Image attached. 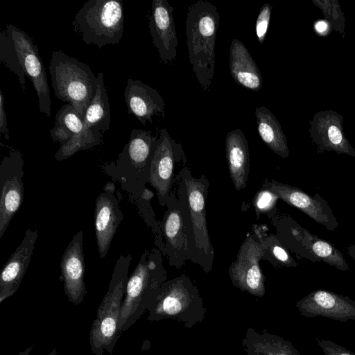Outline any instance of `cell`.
Listing matches in <instances>:
<instances>
[{"mask_svg": "<svg viewBox=\"0 0 355 355\" xmlns=\"http://www.w3.org/2000/svg\"><path fill=\"white\" fill-rule=\"evenodd\" d=\"M146 355H147V354H146Z\"/></svg>", "mask_w": 355, "mask_h": 355, "instance_id": "obj_38", "label": "cell"}, {"mask_svg": "<svg viewBox=\"0 0 355 355\" xmlns=\"http://www.w3.org/2000/svg\"><path fill=\"white\" fill-rule=\"evenodd\" d=\"M131 261L130 254L119 256L108 289L97 309L89 337L94 355H103L105 352L112 354L122 334L118 327L119 320Z\"/></svg>", "mask_w": 355, "mask_h": 355, "instance_id": "obj_5", "label": "cell"}, {"mask_svg": "<svg viewBox=\"0 0 355 355\" xmlns=\"http://www.w3.org/2000/svg\"><path fill=\"white\" fill-rule=\"evenodd\" d=\"M270 182L268 186L263 187L254 196L253 205L257 218L261 214H266L272 209L279 199L278 196L272 193L270 189Z\"/></svg>", "mask_w": 355, "mask_h": 355, "instance_id": "obj_30", "label": "cell"}, {"mask_svg": "<svg viewBox=\"0 0 355 355\" xmlns=\"http://www.w3.org/2000/svg\"><path fill=\"white\" fill-rule=\"evenodd\" d=\"M50 136L53 141L60 145L55 155V158L59 161L81 150L101 145L103 139L86 130L82 116L68 103L64 104L58 112Z\"/></svg>", "mask_w": 355, "mask_h": 355, "instance_id": "obj_12", "label": "cell"}, {"mask_svg": "<svg viewBox=\"0 0 355 355\" xmlns=\"http://www.w3.org/2000/svg\"><path fill=\"white\" fill-rule=\"evenodd\" d=\"M33 348V346L28 347V348L25 349L24 350L20 352L17 355H28Z\"/></svg>", "mask_w": 355, "mask_h": 355, "instance_id": "obj_36", "label": "cell"}, {"mask_svg": "<svg viewBox=\"0 0 355 355\" xmlns=\"http://www.w3.org/2000/svg\"><path fill=\"white\" fill-rule=\"evenodd\" d=\"M158 137L150 130L133 129L129 141L115 162L103 167L105 172L121 184L137 201L142 200L148 182L151 159Z\"/></svg>", "mask_w": 355, "mask_h": 355, "instance_id": "obj_6", "label": "cell"}, {"mask_svg": "<svg viewBox=\"0 0 355 355\" xmlns=\"http://www.w3.org/2000/svg\"><path fill=\"white\" fill-rule=\"evenodd\" d=\"M37 237V230L27 229L21 242L3 268L0 275V303L18 290L29 266Z\"/></svg>", "mask_w": 355, "mask_h": 355, "instance_id": "obj_20", "label": "cell"}, {"mask_svg": "<svg viewBox=\"0 0 355 355\" xmlns=\"http://www.w3.org/2000/svg\"><path fill=\"white\" fill-rule=\"evenodd\" d=\"M87 130L103 138V135L110 129L111 110L103 74L96 76V87L94 94L83 115Z\"/></svg>", "mask_w": 355, "mask_h": 355, "instance_id": "obj_25", "label": "cell"}, {"mask_svg": "<svg viewBox=\"0 0 355 355\" xmlns=\"http://www.w3.org/2000/svg\"><path fill=\"white\" fill-rule=\"evenodd\" d=\"M178 197L173 191L166 203L160 227L162 244L160 251L167 256L170 266L179 269L189 260L188 205L186 189L178 175Z\"/></svg>", "mask_w": 355, "mask_h": 355, "instance_id": "obj_10", "label": "cell"}, {"mask_svg": "<svg viewBox=\"0 0 355 355\" xmlns=\"http://www.w3.org/2000/svg\"><path fill=\"white\" fill-rule=\"evenodd\" d=\"M268 239L270 241V244L266 241H263V243L268 250L270 249L276 259L288 266L295 265V261L290 257L286 250L281 245L273 241V236H271L270 239L268 238Z\"/></svg>", "mask_w": 355, "mask_h": 355, "instance_id": "obj_32", "label": "cell"}, {"mask_svg": "<svg viewBox=\"0 0 355 355\" xmlns=\"http://www.w3.org/2000/svg\"><path fill=\"white\" fill-rule=\"evenodd\" d=\"M173 8L166 0H153L148 17L150 34L161 61L172 63L177 55L178 38Z\"/></svg>", "mask_w": 355, "mask_h": 355, "instance_id": "obj_18", "label": "cell"}, {"mask_svg": "<svg viewBox=\"0 0 355 355\" xmlns=\"http://www.w3.org/2000/svg\"><path fill=\"white\" fill-rule=\"evenodd\" d=\"M302 231L294 230L293 234L298 236L303 246L315 257L321 259L324 262L343 270L348 269L349 266L342 254L334 246L329 242L311 234L306 230L301 228Z\"/></svg>", "mask_w": 355, "mask_h": 355, "instance_id": "obj_28", "label": "cell"}, {"mask_svg": "<svg viewBox=\"0 0 355 355\" xmlns=\"http://www.w3.org/2000/svg\"><path fill=\"white\" fill-rule=\"evenodd\" d=\"M128 114L135 116L144 125L155 116L164 117L165 103L158 92L139 80L128 78L124 90Z\"/></svg>", "mask_w": 355, "mask_h": 355, "instance_id": "obj_21", "label": "cell"}, {"mask_svg": "<svg viewBox=\"0 0 355 355\" xmlns=\"http://www.w3.org/2000/svg\"><path fill=\"white\" fill-rule=\"evenodd\" d=\"M48 355H57L56 348L53 349Z\"/></svg>", "mask_w": 355, "mask_h": 355, "instance_id": "obj_37", "label": "cell"}, {"mask_svg": "<svg viewBox=\"0 0 355 355\" xmlns=\"http://www.w3.org/2000/svg\"><path fill=\"white\" fill-rule=\"evenodd\" d=\"M181 162H187L182 145L171 137L166 128L161 129L151 159L148 183L155 189L162 207L166 205L172 192L175 165Z\"/></svg>", "mask_w": 355, "mask_h": 355, "instance_id": "obj_13", "label": "cell"}, {"mask_svg": "<svg viewBox=\"0 0 355 355\" xmlns=\"http://www.w3.org/2000/svg\"><path fill=\"white\" fill-rule=\"evenodd\" d=\"M0 62L17 75L26 92V77L37 95L39 110L51 116V97L47 76L37 45L29 35L12 24L0 33Z\"/></svg>", "mask_w": 355, "mask_h": 355, "instance_id": "obj_1", "label": "cell"}, {"mask_svg": "<svg viewBox=\"0 0 355 355\" xmlns=\"http://www.w3.org/2000/svg\"><path fill=\"white\" fill-rule=\"evenodd\" d=\"M295 306L304 317H324L339 322L355 320V301L326 290L311 292L297 301Z\"/></svg>", "mask_w": 355, "mask_h": 355, "instance_id": "obj_17", "label": "cell"}, {"mask_svg": "<svg viewBox=\"0 0 355 355\" xmlns=\"http://www.w3.org/2000/svg\"><path fill=\"white\" fill-rule=\"evenodd\" d=\"M267 248L263 240L255 234L248 236L241 244L236 259L228 271L232 284L241 291L261 297L265 295V276L260 260Z\"/></svg>", "mask_w": 355, "mask_h": 355, "instance_id": "obj_11", "label": "cell"}, {"mask_svg": "<svg viewBox=\"0 0 355 355\" xmlns=\"http://www.w3.org/2000/svg\"><path fill=\"white\" fill-rule=\"evenodd\" d=\"M311 2L322 10L324 19L331 24L332 29L339 33L345 38V16L338 1L311 0Z\"/></svg>", "mask_w": 355, "mask_h": 355, "instance_id": "obj_29", "label": "cell"}, {"mask_svg": "<svg viewBox=\"0 0 355 355\" xmlns=\"http://www.w3.org/2000/svg\"><path fill=\"white\" fill-rule=\"evenodd\" d=\"M343 121V116L334 110L318 111L309 121L310 137L319 153L334 151L355 157V150L345 135Z\"/></svg>", "mask_w": 355, "mask_h": 355, "instance_id": "obj_15", "label": "cell"}, {"mask_svg": "<svg viewBox=\"0 0 355 355\" xmlns=\"http://www.w3.org/2000/svg\"><path fill=\"white\" fill-rule=\"evenodd\" d=\"M162 253L157 248L146 250L129 275L119 320V329H129L148 308L162 284L167 280Z\"/></svg>", "mask_w": 355, "mask_h": 355, "instance_id": "obj_3", "label": "cell"}, {"mask_svg": "<svg viewBox=\"0 0 355 355\" xmlns=\"http://www.w3.org/2000/svg\"><path fill=\"white\" fill-rule=\"evenodd\" d=\"M116 194V187L108 182L95 202V235L100 258L107 254L112 239L123 218Z\"/></svg>", "mask_w": 355, "mask_h": 355, "instance_id": "obj_16", "label": "cell"}, {"mask_svg": "<svg viewBox=\"0 0 355 355\" xmlns=\"http://www.w3.org/2000/svg\"><path fill=\"white\" fill-rule=\"evenodd\" d=\"M257 130L266 146L283 158L289 155L286 137L275 115L265 106L255 108Z\"/></svg>", "mask_w": 355, "mask_h": 355, "instance_id": "obj_27", "label": "cell"}, {"mask_svg": "<svg viewBox=\"0 0 355 355\" xmlns=\"http://www.w3.org/2000/svg\"><path fill=\"white\" fill-rule=\"evenodd\" d=\"M230 73L234 81L243 87L258 92L262 87L260 70L245 44L232 40L229 50Z\"/></svg>", "mask_w": 355, "mask_h": 355, "instance_id": "obj_23", "label": "cell"}, {"mask_svg": "<svg viewBox=\"0 0 355 355\" xmlns=\"http://www.w3.org/2000/svg\"><path fill=\"white\" fill-rule=\"evenodd\" d=\"M270 190L288 205L297 208L318 223L330 228V218L320 201L301 189L272 180Z\"/></svg>", "mask_w": 355, "mask_h": 355, "instance_id": "obj_24", "label": "cell"}, {"mask_svg": "<svg viewBox=\"0 0 355 355\" xmlns=\"http://www.w3.org/2000/svg\"><path fill=\"white\" fill-rule=\"evenodd\" d=\"M225 153L230 178L236 191L247 186L250 170V155L247 139L240 129L227 133Z\"/></svg>", "mask_w": 355, "mask_h": 355, "instance_id": "obj_22", "label": "cell"}, {"mask_svg": "<svg viewBox=\"0 0 355 355\" xmlns=\"http://www.w3.org/2000/svg\"><path fill=\"white\" fill-rule=\"evenodd\" d=\"M219 19L216 6L207 1H195L187 10L185 27L189 58L203 91L209 89L214 75Z\"/></svg>", "mask_w": 355, "mask_h": 355, "instance_id": "obj_2", "label": "cell"}, {"mask_svg": "<svg viewBox=\"0 0 355 355\" xmlns=\"http://www.w3.org/2000/svg\"><path fill=\"white\" fill-rule=\"evenodd\" d=\"M313 30L318 35L324 37L329 35L333 29L331 24L327 20L318 19L313 24Z\"/></svg>", "mask_w": 355, "mask_h": 355, "instance_id": "obj_35", "label": "cell"}, {"mask_svg": "<svg viewBox=\"0 0 355 355\" xmlns=\"http://www.w3.org/2000/svg\"><path fill=\"white\" fill-rule=\"evenodd\" d=\"M272 6L270 3H264L257 16L255 24V31L260 44H262L268 33V26L270 20Z\"/></svg>", "mask_w": 355, "mask_h": 355, "instance_id": "obj_31", "label": "cell"}, {"mask_svg": "<svg viewBox=\"0 0 355 355\" xmlns=\"http://www.w3.org/2000/svg\"><path fill=\"white\" fill-rule=\"evenodd\" d=\"M241 345L247 355H301L289 340L252 327L247 329Z\"/></svg>", "mask_w": 355, "mask_h": 355, "instance_id": "obj_26", "label": "cell"}, {"mask_svg": "<svg viewBox=\"0 0 355 355\" xmlns=\"http://www.w3.org/2000/svg\"><path fill=\"white\" fill-rule=\"evenodd\" d=\"M60 270L68 300L74 305L80 304L87 294L83 231H78L67 246L62 256Z\"/></svg>", "mask_w": 355, "mask_h": 355, "instance_id": "obj_19", "label": "cell"}, {"mask_svg": "<svg viewBox=\"0 0 355 355\" xmlns=\"http://www.w3.org/2000/svg\"><path fill=\"white\" fill-rule=\"evenodd\" d=\"M71 24L86 44L101 49L119 44L124 29L123 1L89 0L76 12Z\"/></svg>", "mask_w": 355, "mask_h": 355, "instance_id": "obj_9", "label": "cell"}, {"mask_svg": "<svg viewBox=\"0 0 355 355\" xmlns=\"http://www.w3.org/2000/svg\"><path fill=\"white\" fill-rule=\"evenodd\" d=\"M24 159L20 151L10 150L0 164V239L24 200Z\"/></svg>", "mask_w": 355, "mask_h": 355, "instance_id": "obj_14", "label": "cell"}, {"mask_svg": "<svg viewBox=\"0 0 355 355\" xmlns=\"http://www.w3.org/2000/svg\"><path fill=\"white\" fill-rule=\"evenodd\" d=\"M0 132L6 139H9L5 101L1 89L0 90Z\"/></svg>", "mask_w": 355, "mask_h": 355, "instance_id": "obj_34", "label": "cell"}, {"mask_svg": "<svg viewBox=\"0 0 355 355\" xmlns=\"http://www.w3.org/2000/svg\"><path fill=\"white\" fill-rule=\"evenodd\" d=\"M186 189L188 205L189 260L205 272L212 270L214 250L209 234L206 218V200L209 180L205 175L194 178L188 166L177 174Z\"/></svg>", "mask_w": 355, "mask_h": 355, "instance_id": "obj_7", "label": "cell"}, {"mask_svg": "<svg viewBox=\"0 0 355 355\" xmlns=\"http://www.w3.org/2000/svg\"><path fill=\"white\" fill-rule=\"evenodd\" d=\"M49 69L55 96L83 118L96 87V76L89 66L59 50L52 52Z\"/></svg>", "mask_w": 355, "mask_h": 355, "instance_id": "obj_8", "label": "cell"}, {"mask_svg": "<svg viewBox=\"0 0 355 355\" xmlns=\"http://www.w3.org/2000/svg\"><path fill=\"white\" fill-rule=\"evenodd\" d=\"M147 311L150 322L170 319L192 328L202 322L207 309L197 286L182 274L162 284Z\"/></svg>", "mask_w": 355, "mask_h": 355, "instance_id": "obj_4", "label": "cell"}, {"mask_svg": "<svg viewBox=\"0 0 355 355\" xmlns=\"http://www.w3.org/2000/svg\"><path fill=\"white\" fill-rule=\"evenodd\" d=\"M316 341L325 355H355L351 350L330 340L317 338Z\"/></svg>", "mask_w": 355, "mask_h": 355, "instance_id": "obj_33", "label": "cell"}]
</instances>
